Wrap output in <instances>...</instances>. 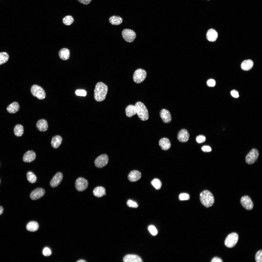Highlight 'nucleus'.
Returning a JSON list of instances; mask_svg holds the SVG:
<instances>
[{
	"mask_svg": "<svg viewBox=\"0 0 262 262\" xmlns=\"http://www.w3.org/2000/svg\"><path fill=\"white\" fill-rule=\"evenodd\" d=\"M108 91L107 85L102 82L97 83L94 90V98L97 101L100 102L105 99Z\"/></svg>",
	"mask_w": 262,
	"mask_h": 262,
	"instance_id": "f257e3e1",
	"label": "nucleus"
},
{
	"mask_svg": "<svg viewBox=\"0 0 262 262\" xmlns=\"http://www.w3.org/2000/svg\"><path fill=\"white\" fill-rule=\"evenodd\" d=\"M200 199L202 204L207 208L212 206L214 202L213 195L207 190H204L201 193Z\"/></svg>",
	"mask_w": 262,
	"mask_h": 262,
	"instance_id": "f03ea898",
	"label": "nucleus"
},
{
	"mask_svg": "<svg viewBox=\"0 0 262 262\" xmlns=\"http://www.w3.org/2000/svg\"><path fill=\"white\" fill-rule=\"evenodd\" d=\"M135 106L136 114L140 119L143 121L147 120L149 118L147 108L144 104L139 101L135 103Z\"/></svg>",
	"mask_w": 262,
	"mask_h": 262,
	"instance_id": "7ed1b4c3",
	"label": "nucleus"
},
{
	"mask_svg": "<svg viewBox=\"0 0 262 262\" xmlns=\"http://www.w3.org/2000/svg\"><path fill=\"white\" fill-rule=\"evenodd\" d=\"M238 239V234L236 233H232L229 234L225 241V244L228 247L231 248L237 244Z\"/></svg>",
	"mask_w": 262,
	"mask_h": 262,
	"instance_id": "20e7f679",
	"label": "nucleus"
},
{
	"mask_svg": "<svg viewBox=\"0 0 262 262\" xmlns=\"http://www.w3.org/2000/svg\"><path fill=\"white\" fill-rule=\"evenodd\" d=\"M31 91L32 94L39 99H44L46 97L45 91L40 86L37 85H33L31 87Z\"/></svg>",
	"mask_w": 262,
	"mask_h": 262,
	"instance_id": "39448f33",
	"label": "nucleus"
},
{
	"mask_svg": "<svg viewBox=\"0 0 262 262\" xmlns=\"http://www.w3.org/2000/svg\"><path fill=\"white\" fill-rule=\"evenodd\" d=\"M147 73L144 70L141 68L138 69L135 71L133 76L134 81L139 83L143 82L145 79Z\"/></svg>",
	"mask_w": 262,
	"mask_h": 262,
	"instance_id": "423d86ee",
	"label": "nucleus"
},
{
	"mask_svg": "<svg viewBox=\"0 0 262 262\" xmlns=\"http://www.w3.org/2000/svg\"><path fill=\"white\" fill-rule=\"evenodd\" d=\"M108 160V157L107 155L106 154H103L100 155L95 159L94 163L97 167L101 168L107 164Z\"/></svg>",
	"mask_w": 262,
	"mask_h": 262,
	"instance_id": "0eeeda50",
	"label": "nucleus"
},
{
	"mask_svg": "<svg viewBox=\"0 0 262 262\" xmlns=\"http://www.w3.org/2000/svg\"><path fill=\"white\" fill-rule=\"evenodd\" d=\"M123 38L126 41L131 42L133 41L136 37L135 33L130 29H125L123 30L122 32Z\"/></svg>",
	"mask_w": 262,
	"mask_h": 262,
	"instance_id": "6e6552de",
	"label": "nucleus"
},
{
	"mask_svg": "<svg viewBox=\"0 0 262 262\" xmlns=\"http://www.w3.org/2000/svg\"><path fill=\"white\" fill-rule=\"evenodd\" d=\"M75 185L76 189L78 191H83L88 187V181L85 178L80 177L76 180Z\"/></svg>",
	"mask_w": 262,
	"mask_h": 262,
	"instance_id": "1a4fd4ad",
	"label": "nucleus"
},
{
	"mask_svg": "<svg viewBox=\"0 0 262 262\" xmlns=\"http://www.w3.org/2000/svg\"><path fill=\"white\" fill-rule=\"evenodd\" d=\"M259 155L258 150L255 149L251 150L247 155L246 158V161L249 164L254 163L257 160Z\"/></svg>",
	"mask_w": 262,
	"mask_h": 262,
	"instance_id": "9d476101",
	"label": "nucleus"
},
{
	"mask_svg": "<svg viewBox=\"0 0 262 262\" xmlns=\"http://www.w3.org/2000/svg\"><path fill=\"white\" fill-rule=\"evenodd\" d=\"M240 203L242 206L247 210H251L253 208V203L250 197L247 196L242 197Z\"/></svg>",
	"mask_w": 262,
	"mask_h": 262,
	"instance_id": "9b49d317",
	"label": "nucleus"
},
{
	"mask_svg": "<svg viewBox=\"0 0 262 262\" xmlns=\"http://www.w3.org/2000/svg\"><path fill=\"white\" fill-rule=\"evenodd\" d=\"M45 193V191L44 189L41 188H37L31 192L30 195V197L33 200H36L43 197Z\"/></svg>",
	"mask_w": 262,
	"mask_h": 262,
	"instance_id": "f8f14e48",
	"label": "nucleus"
},
{
	"mask_svg": "<svg viewBox=\"0 0 262 262\" xmlns=\"http://www.w3.org/2000/svg\"><path fill=\"white\" fill-rule=\"evenodd\" d=\"M63 178V175L60 172H57L51 180L50 184L52 188L57 186L60 184Z\"/></svg>",
	"mask_w": 262,
	"mask_h": 262,
	"instance_id": "ddd939ff",
	"label": "nucleus"
},
{
	"mask_svg": "<svg viewBox=\"0 0 262 262\" xmlns=\"http://www.w3.org/2000/svg\"><path fill=\"white\" fill-rule=\"evenodd\" d=\"M189 134L185 129H182L180 130L177 134V139L180 142L183 143L187 142L188 140Z\"/></svg>",
	"mask_w": 262,
	"mask_h": 262,
	"instance_id": "4468645a",
	"label": "nucleus"
},
{
	"mask_svg": "<svg viewBox=\"0 0 262 262\" xmlns=\"http://www.w3.org/2000/svg\"><path fill=\"white\" fill-rule=\"evenodd\" d=\"M36 157V154L35 152L33 150H30L24 154L23 159L25 162L30 163L33 161Z\"/></svg>",
	"mask_w": 262,
	"mask_h": 262,
	"instance_id": "2eb2a0df",
	"label": "nucleus"
},
{
	"mask_svg": "<svg viewBox=\"0 0 262 262\" xmlns=\"http://www.w3.org/2000/svg\"><path fill=\"white\" fill-rule=\"evenodd\" d=\"M160 116L163 121L165 123H169L172 120V117L170 112L167 110L163 109L160 113Z\"/></svg>",
	"mask_w": 262,
	"mask_h": 262,
	"instance_id": "dca6fc26",
	"label": "nucleus"
},
{
	"mask_svg": "<svg viewBox=\"0 0 262 262\" xmlns=\"http://www.w3.org/2000/svg\"><path fill=\"white\" fill-rule=\"evenodd\" d=\"M141 176V173L139 171L134 170L131 171L128 174V178L129 181L134 182L140 179Z\"/></svg>",
	"mask_w": 262,
	"mask_h": 262,
	"instance_id": "f3484780",
	"label": "nucleus"
},
{
	"mask_svg": "<svg viewBox=\"0 0 262 262\" xmlns=\"http://www.w3.org/2000/svg\"><path fill=\"white\" fill-rule=\"evenodd\" d=\"M36 127L40 131H46L48 128L47 122L45 119H41L37 122Z\"/></svg>",
	"mask_w": 262,
	"mask_h": 262,
	"instance_id": "a211bd4d",
	"label": "nucleus"
},
{
	"mask_svg": "<svg viewBox=\"0 0 262 262\" xmlns=\"http://www.w3.org/2000/svg\"><path fill=\"white\" fill-rule=\"evenodd\" d=\"M123 261L125 262H141V258L137 255L135 254H128L123 258Z\"/></svg>",
	"mask_w": 262,
	"mask_h": 262,
	"instance_id": "6ab92c4d",
	"label": "nucleus"
},
{
	"mask_svg": "<svg viewBox=\"0 0 262 262\" xmlns=\"http://www.w3.org/2000/svg\"><path fill=\"white\" fill-rule=\"evenodd\" d=\"M206 38L209 41L213 42L217 40L218 37V33L214 29H211L207 32Z\"/></svg>",
	"mask_w": 262,
	"mask_h": 262,
	"instance_id": "aec40b11",
	"label": "nucleus"
},
{
	"mask_svg": "<svg viewBox=\"0 0 262 262\" xmlns=\"http://www.w3.org/2000/svg\"><path fill=\"white\" fill-rule=\"evenodd\" d=\"M159 145L162 149L168 150L170 148L171 143L168 139L166 138L161 139L159 141Z\"/></svg>",
	"mask_w": 262,
	"mask_h": 262,
	"instance_id": "412c9836",
	"label": "nucleus"
},
{
	"mask_svg": "<svg viewBox=\"0 0 262 262\" xmlns=\"http://www.w3.org/2000/svg\"><path fill=\"white\" fill-rule=\"evenodd\" d=\"M62 138L60 136L57 135L53 137L51 141V144L54 148H58L61 144Z\"/></svg>",
	"mask_w": 262,
	"mask_h": 262,
	"instance_id": "4be33fe9",
	"label": "nucleus"
},
{
	"mask_svg": "<svg viewBox=\"0 0 262 262\" xmlns=\"http://www.w3.org/2000/svg\"><path fill=\"white\" fill-rule=\"evenodd\" d=\"M254 65V62L250 59H247L244 60L241 63V69L245 71H247L251 69Z\"/></svg>",
	"mask_w": 262,
	"mask_h": 262,
	"instance_id": "5701e85b",
	"label": "nucleus"
},
{
	"mask_svg": "<svg viewBox=\"0 0 262 262\" xmlns=\"http://www.w3.org/2000/svg\"><path fill=\"white\" fill-rule=\"evenodd\" d=\"M106 193L105 188L102 186H98L95 188L93 191V195L96 197H100L105 195Z\"/></svg>",
	"mask_w": 262,
	"mask_h": 262,
	"instance_id": "b1692460",
	"label": "nucleus"
},
{
	"mask_svg": "<svg viewBox=\"0 0 262 262\" xmlns=\"http://www.w3.org/2000/svg\"><path fill=\"white\" fill-rule=\"evenodd\" d=\"M19 106L18 102H15L10 104L7 107V111L10 113H15L19 110Z\"/></svg>",
	"mask_w": 262,
	"mask_h": 262,
	"instance_id": "393cba45",
	"label": "nucleus"
},
{
	"mask_svg": "<svg viewBox=\"0 0 262 262\" xmlns=\"http://www.w3.org/2000/svg\"><path fill=\"white\" fill-rule=\"evenodd\" d=\"M60 57L62 60H66L69 59L70 55L69 50L67 48H64L61 49L58 52Z\"/></svg>",
	"mask_w": 262,
	"mask_h": 262,
	"instance_id": "a878e982",
	"label": "nucleus"
},
{
	"mask_svg": "<svg viewBox=\"0 0 262 262\" xmlns=\"http://www.w3.org/2000/svg\"><path fill=\"white\" fill-rule=\"evenodd\" d=\"M125 111L126 116L128 117H131L136 114L135 106L133 105L128 106L125 109Z\"/></svg>",
	"mask_w": 262,
	"mask_h": 262,
	"instance_id": "bb28decb",
	"label": "nucleus"
},
{
	"mask_svg": "<svg viewBox=\"0 0 262 262\" xmlns=\"http://www.w3.org/2000/svg\"><path fill=\"white\" fill-rule=\"evenodd\" d=\"M39 226L37 222L34 221L29 222L26 226L27 229L30 231L34 232L36 231L38 229Z\"/></svg>",
	"mask_w": 262,
	"mask_h": 262,
	"instance_id": "cd10ccee",
	"label": "nucleus"
},
{
	"mask_svg": "<svg viewBox=\"0 0 262 262\" xmlns=\"http://www.w3.org/2000/svg\"><path fill=\"white\" fill-rule=\"evenodd\" d=\"M110 23L113 25H118L121 24L123 22V19L121 17L116 16H111L109 18Z\"/></svg>",
	"mask_w": 262,
	"mask_h": 262,
	"instance_id": "c85d7f7f",
	"label": "nucleus"
},
{
	"mask_svg": "<svg viewBox=\"0 0 262 262\" xmlns=\"http://www.w3.org/2000/svg\"><path fill=\"white\" fill-rule=\"evenodd\" d=\"M24 127L21 125L18 124L15 127L14 131L15 135L17 137L21 136L24 133Z\"/></svg>",
	"mask_w": 262,
	"mask_h": 262,
	"instance_id": "c756f323",
	"label": "nucleus"
},
{
	"mask_svg": "<svg viewBox=\"0 0 262 262\" xmlns=\"http://www.w3.org/2000/svg\"><path fill=\"white\" fill-rule=\"evenodd\" d=\"M26 177L27 180L30 183H33L36 181V176L32 172L29 171L27 172L26 174Z\"/></svg>",
	"mask_w": 262,
	"mask_h": 262,
	"instance_id": "7c9ffc66",
	"label": "nucleus"
},
{
	"mask_svg": "<svg viewBox=\"0 0 262 262\" xmlns=\"http://www.w3.org/2000/svg\"><path fill=\"white\" fill-rule=\"evenodd\" d=\"M73 17L71 15H67L65 16L63 19V24L66 25H71L74 21Z\"/></svg>",
	"mask_w": 262,
	"mask_h": 262,
	"instance_id": "2f4dec72",
	"label": "nucleus"
},
{
	"mask_svg": "<svg viewBox=\"0 0 262 262\" xmlns=\"http://www.w3.org/2000/svg\"><path fill=\"white\" fill-rule=\"evenodd\" d=\"M9 58L8 54L5 52H0V65L6 62Z\"/></svg>",
	"mask_w": 262,
	"mask_h": 262,
	"instance_id": "473e14b6",
	"label": "nucleus"
},
{
	"mask_svg": "<svg viewBox=\"0 0 262 262\" xmlns=\"http://www.w3.org/2000/svg\"><path fill=\"white\" fill-rule=\"evenodd\" d=\"M151 184L157 190L160 189L162 186V183L159 179H154L151 182Z\"/></svg>",
	"mask_w": 262,
	"mask_h": 262,
	"instance_id": "72a5a7b5",
	"label": "nucleus"
},
{
	"mask_svg": "<svg viewBox=\"0 0 262 262\" xmlns=\"http://www.w3.org/2000/svg\"><path fill=\"white\" fill-rule=\"evenodd\" d=\"M255 260L257 262H262V250H260L257 252L255 255Z\"/></svg>",
	"mask_w": 262,
	"mask_h": 262,
	"instance_id": "f704fd0d",
	"label": "nucleus"
},
{
	"mask_svg": "<svg viewBox=\"0 0 262 262\" xmlns=\"http://www.w3.org/2000/svg\"><path fill=\"white\" fill-rule=\"evenodd\" d=\"M196 142L198 143H201L204 142L206 140V137L202 135H200L197 136L196 139Z\"/></svg>",
	"mask_w": 262,
	"mask_h": 262,
	"instance_id": "c9c22d12",
	"label": "nucleus"
},
{
	"mask_svg": "<svg viewBox=\"0 0 262 262\" xmlns=\"http://www.w3.org/2000/svg\"><path fill=\"white\" fill-rule=\"evenodd\" d=\"M190 198L189 195L186 193H182L179 195V198L180 200H188Z\"/></svg>",
	"mask_w": 262,
	"mask_h": 262,
	"instance_id": "e433bc0d",
	"label": "nucleus"
},
{
	"mask_svg": "<svg viewBox=\"0 0 262 262\" xmlns=\"http://www.w3.org/2000/svg\"><path fill=\"white\" fill-rule=\"evenodd\" d=\"M148 229L150 233L153 235H156L157 233V231L155 228L154 226L151 225L149 226L148 227Z\"/></svg>",
	"mask_w": 262,
	"mask_h": 262,
	"instance_id": "4c0bfd02",
	"label": "nucleus"
},
{
	"mask_svg": "<svg viewBox=\"0 0 262 262\" xmlns=\"http://www.w3.org/2000/svg\"><path fill=\"white\" fill-rule=\"evenodd\" d=\"M127 204L128 206L130 207L136 208L138 206V205L136 202L131 200H128Z\"/></svg>",
	"mask_w": 262,
	"mask_h": 262,
	"instance_id": "58836bf2",
	"label": "nucleus"
},
{
	"mask_svg": "<svg viewBox=\"0 0 262 262\" xmlns=\"http://www.w3.org/2000/svg\"><path fill=\"white\" fill-rule=\"evenodd\" d=\"M43 255L45 256H49L51 254V252L49 248L47 247L45 248L43 251Z\"/></svg>",
	"mask_w": 262,
	"mask_h": 262,
	"instance_id": "ea45409f",
	"label": "nucleus"
},
{
	"mask_svg": "<svg viewBox=\"0 0 262 262\" xmlns=\"http://www.w3.org/2000/svg\"><path fill=\"white\" fill-rule=\"evenodd\" d=\"M75 94L78 96H85L86 95V92L84 90H78L76 91Z\"/></svg>",
	"mask_w": 262,
	"mask_h": 262,
	"instance_id": "a19ab883",
	"label": "nucleus"
},
{
	"mask_svg": "<svg viewBox=\"0 0 262 262\" xmlns=\"http://www.w3.org/2000/svg\"><path fill=\"white\" fill-rule=\"evenodd\" d=\"M207 84L209 87H213L215 85L216 82L214 79H210L207 81Z\"/></svg>",
	"mask_w": 262,
	"mask_h": 262,
	"instance_id": "79ce46f5",
	"label": "nucleus"
},
{
	"mask_svg": "<svg viewBox=\"0 0 262 262\" xmlns=\"http://www.w3.org/2000/svg\"><path fill=\"white\" fill-rule=\"evenodd\" d=\"M201 149L202 151L205 152H209L212 151V149L211 147L208 146H204L202 147L201 148Z\"/></svg>",
	"mask_w": 262,
	"mask_h": 262,
	"instance_id": "37998d69",
	"label": "nucleus"
},
{
	"mask_svg": "<svg viewBox=\"0 0 262 262\" xmlns=\"http://www.w3.org/2000/svg\"><path fill=\"white\" fill-rule=\"evenodd\" d=\"M230 93L231 96L234 98H237L239 97L238 92L236 90H232Z\"/></svg>",
	"mask_w": 262,
	"mask_h": 262,
	"instance_id": "c03bdc74",
	"label": "nucleus"
},
{
	"mask_svg": "<svg viewBox=\"0 0 262 262\" xmlns=\"http://www.w3.org/2000/svg\"><path fill=\"white\" fill-rule=\"evenodd\" d=\"M77 0L82 4L85 5H87L92 0Z\"/></svg>",
	"mask_w": 262,
	"mask_h": 262,
	"instance_id": "a18cd8bd",
	"label": "nucleus"
},
{
	"mask_svg": "<svg viewBox=\"0 0 262 262\" xmlns=\"http://www.w3.org/2000/svg\"><path fill=\"white\" fill-rule=\"evenodd\" d=\"M211 262H222V259L218 257H215L212 260Z\"/></svg>",
	"mask_w": 262,
	"mask_h": 262,
	"instance_id": "49530a36",
	"label": "nucleus"
},
{
	"mask_svg": "<svg viewBox=\"0 0 262 262\" xmlns=\"http://www.w3.org/2000/svg\"><path fill=\"white\" fill-rule=\"evenodd\" d=\"M3 209L2 207L0 206V215L1 214L3 213Z\"/></svg>",
	"mask_w": 262,
	"mask_h": 262,
	"instance_id": "de8ad7c7",
	"label": "nucleus"
},
{
	"mask_svg": "<svg viewBox=\"0 0 262 262\" xmlns=\"http://www.w3.org/2000/svg\"><path fill=\"white\" fill-rule=\"evenodd\" d=\"M77 262H85L86 261L83 260H80L77 261Z\"/></svg>",
	"mask_w": 262,
	"mask_h": 262,
	"instance_id": "09e8293b",
	"label": "nucleus"
},
{
	"mask_svg": "<svg viewBox=\"0 0 262 262\" xmlns=\"http://www.w3.org/2000/svg\"></svg>",
	"mask_w": 262,
	"mask_h": 262,
	"instance_id": "8fccbe9b",
	"label": "nucleus"
}]
</instances>
